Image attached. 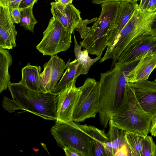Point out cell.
<instances>
[{
    "label": "cell",
    "mask_w": 156,
    "mask_h": 156,
    "mask_svg": "<svg viewBox=\"0 0 156 156\" xmlns=\"http://www.w3.org/2000/svg\"><path fill=\"white\" fill-rule=\"evenodd\" d=\"M33 5L20 10L21 17L20 24L25 29L33 33L35 25L37 23L33 11Z\"/></svg>",
    "instance_id": "cell-24"
},
{
    "label": "cell",
    "mask_w": 156,
    "mask_h": 156,
    "mask_svg": "<svg viewBox=\"0 0 156 156\" xmlns=\"http://www.w3.org/2000/svg\"><path fill=\"white\" fill-rule=\"evenodd\" d=\"M97 18V17H95L90 20H82L80 22L75 30L79 32L82 39L85 38L87 36L90 27H87V25L95 22Z\"/></svg>",
    "instance_id": "cell-25"
},
{
    "label": "cell",
    "mask_w": 156,
    "mask_h": 156,
    "mask_svg": "<svg viewBox=\"0 0 156 156\" xmlns=\"http://www.w3.org/2000/svg\"><path fill=\"white\" fill-rule=\"evenodd\" d=\"M79 125L90 136L92 156H107L105 146L108 139L104 129L100 130L94 126L87 124Z\"/></svg>",
    "instance_id": "cell-18"
},
{
    "label": "cell",
    "mask_w": 156,
    "mask_h": 156,
    "mask_svg": "<svg viewBox=\"0 0 156 156\" xmlns=\"http://www.w3.org/2000/svg\"><path fill=\"white\" fill-rule=\"evenodd\" d=\"M138 4L134 5L127 2H121L116 15L113 20L108 34V45L105 53L99 62L102 63L109 59V56L114 42L122 30L129 20Z\"/></svg>",
    "instance_id": "cell-10"
},
{
    "label": "cell",
    "mask_w": 156,
    "mask_h": 156,
    "mask_svg": "<svg viewBox=\"0 0 156 156\" xmlns=\"http://www.w3.org/2000/svg\"><path fill=\"white\" fill-rule=\"evenodd\" d=\"M12 99L4 97L2 106L10 113L22 110L44 119L56 121L59 93L36 91L20 83L10 82L8 87Z\"/></svg>",
    "instance_id": "cell-1"
},
{
    "label": "cell",
    "mask_w": 156,
    "mask_h": 156,
    "mask_svg": "<svg viewBox=\"0 0 156 156\" xmlns=\"http://www.w3.org/2000/svg\"><path fill=\"white\" fill-rule=\"evenodd\" d=\"M73 0H57L59 3L64 6L72 3V2Z\"/></svg>",
    "instance_id": "cell-35"
},
{
    "label": "cell",
    "mask_w": 156,
    "mask_h": 156,
    "mask_svg": "<svg viewBox=\"0 0 156 156\" xmlns=\"http://www.w3.org/2000/svg\"><path fill=\"white\" fill-rule=\"evenodd\" d=\"M122 64L116 63L107 71L101 73L98 81L99 103L98 113L101 124L106 128L113 112L118 107L127 83Z\"/></svg>",
    "instance_id": "cell-3"
},
{
    "label": "cell",
    "mask_w": 156,
    "mask_h": 156,
    "mask_svg": "<svg viewBox=\"0 0 156 156\" xmlns=\"http://www.w3.org/2000/svg\"><path fill=\"white\" fill-rule=\"evenodd\" d=\"M65 69H66V71L52 91L53 93H59L79 75L83 74L84 67L76 59L71 62L69 59L65 65Z\"/></svg>",
    "instance_id": "cell-19"
},
{
    "label": "cell",
    "mask_w": 156,
    "mask_h": 156,
    "mask_svg": "<svg viewBox=\"0 0 156 156\" xmlns=\"http://www.w3.org/2000/svg\"><path fill=\"white\" fill-rule=\"evenodd\" d=\"M149 1V0H140L138 4V9L141 10H146Z\"/></svg>",
    "instance_id": "cell-34"
},
{
    "label": "cell",
    "mask_w": 156,
    "mask_h": 156,
    "mask_svg": "<svg viewBox=\"0 0 156 156\" xmlns=\"http://www.w3.org/2000/svg\"><path fill=\"white\" fill-rule=\"evenodd\" d=\"M50 130L57 144L63 149L67 147L80 153L82 156H92L90 136L74 122L55 121Z\"/></svg>",
    "instance_id": "cell-6"
},
{
    "label": "cell",
    "mask_w": 156,
    "mask_h": 156,
    "mask_svg": "<svg viewBox=\"0 0 156 156\" xmlns=\"http://www.w3.org/2000/svg\"><path fill=\"white\" fill-rule=\"evenodd\" d=\"M125 137L131 156H156V145L152 136L126 132Z\"/></svg>",
    "instance_id": "cell-16"
},
{
    "label": "cell",
    "mask_w": 156,
    "mask_h": 156,
    "mask_svg": "<svg viewBox=\"0 0 156 156\" xmlns=\"http://www.w3.org/2000/svg\"><path fill=\"white\" fill-rule=\"evenodd\" d=\"M74 34V53L76 59L84 67L83 74L88 73L91 66L101 58L103 52L94 58H91L88 55L89 51L86 49L82 50V46L78 43L75 36Z\"/></svg>",
    "instance_id": "cell-23"
},
{
    "label": "cell",
    "mask_w": 156,
    "mask_h": 156,
    "mask_svg": "<svg viewBox=\"0 0 156 156\" xmlns=\"http://www.w3.org/2000/svg\"><path fill=\"white\" fill-rule=\"evenodd\" d=\"M63 149L66 156H82L80 153L70 148L65 147Z\"/></svg>",
    "instance_id": "cell-32"
},
{
    "label": "cell",
    "mask_w": 156,
    "mask_h": 156,
    "mask_svg": "<svg viewBox=\"0 0 156 156\" xmlns=\"http://www.w3.org/2000/svg\"><path fill=\"white\" fill-rule=\"evenodd\" d=\"M12 62V58L9 51L0 48V94L8 88L10 82L11 75L9 69Z\"/></svg>",
    "instance_id": "cell-22"
},
{
    "label": "cell",
    "mask_w": 156,
    "mask_h": 156,
    "mask_svg": "<svg viewBox=\"0 0 156 156\" xmlns=\"http://www.w3.org/2000/svg\"><path fill=\"white\" fill-rule=\"evenodd\" d=\"M38 0H21L18 6L20 10L34 5Z\"/></svg>",
    "instance_id": "cell-30"
},
{
    "label": "cell",
    "mask_w": 156,
    "mask_h": 156,
    "mask_svg": "<svg viewBox=\"0 0 156 156\" xmlns=\"http://www.w3.org/2000/svg\"><path fill=\"white\" fill-rule=\"evenodd\" d=\"M150 52H156V36L149 34L140 35L126 46L115 64H123L126 66L138 61L144 54Z\"/></svg>",
    "instance_id": "cell-9"
},
{
    "label": "cell",
    "mask_w": 156,
    "mask_h": 156,
    "mask_svg": "<svg viewBox=\"0 0 156 156\" xmlns=\"http://www.w3.org/2000/svg\"><path fill=\"white\" fill-rule=\"evenodd\" d=\"M156 67V52L144 54L138 62L126 67L125 77L127 82L133 83L147 80Z\"/></svg>",
    "instance_id": "cell-13"
},
{
    "label": "cell",
    "mask_w": 156,
    "mask_h": 156,
    "mask_svg": "<svg viewBox=\"0 0 156 156\" xmlns=\"http://www.w3.org/2000/svg\"><path fill=\"white\" fill-rule=\"evenodd\" d=\"M121 2H110L100 5L101 11L98 18L90 27L87 36L80 42L91 55L97 56L107 46L108 34Z\"/></svg>",
    "instance_id": "cell-5"
},
{
    "label": "cell",
    "mask_w": 156,
    "mask_h": 156,
    "mask_svg": "<svg viewBox=\"0 0 156 156\" xmlns=\"http://www.w3.org/2000/svg\"><path fill=\"white\" fill-rule=\"evenodd\" d=\"M41 69L40 66L28 63L22 69L21 80L19 83L31 90L44 92L39 76Z\"/></svg>",
    "instance_id": "cell-20"
},
{
    "label": "cell",
    "mask_w": 156,
    "mask_h": 156,
    "mask_svg": "<svg viewBox=\"0 0 156 156\" xmlns=\"http://www.w3.org/2000/svg\"><path fill=\"white\" fill-rule=\"evenodd\" d=\"M146 10L149 12L156 11V0H149Z\"/></svg>",
    "instance_id": "cell-33"
},
{
    "label": "cell",
    "mask_w": 156,
    "mask_h": 156,
    "mask_svg": "<svg viewBox=\"0 0 156 156\" xmlns=\"http://www.w3.org/2000/svg\"><path fill=\"white\" fill-rule=\"evenodd\" d=\"M65 66L63 60L57 55L51 56L44 65L43 71L39 76L44 92H52L63 75Z\"/></svg>",
    "instance_id": "cell-14"
},
{
    "label": "cell",
    "mask_w": 156,
    "mask_h": 156,
    "mask_svg": "<svg viewBox=\"0 0 156 156\" xmlns=\"http://www.w3.org/2000/svg\"><path fill=\"white\" fill-rule=\"evenodd\" d=\"M79 87L80 93L72 116L73 121L77 123L95 118L98 113L99 103L98 82L94 78H87Z\"/></svg>",
    "instance_id": "cell-8"
},
{
    "label": "cell",
    "mask_w": 156,
    "mask_h": 156,
    "mask_svg": "<svg viewBox=\"0 0 156 156\" xmlns=\"http://www.w3.org/2000/svg\"><path fill=\"white\" fill-rule=\"evenodd\" d=\"M131 156L129 147L126 141L117 150L115 156Z\"/></svg>",
    "instance_id": "cell-27"
},
{
    "label": "cell",
    "mask_w": 156,
    "mask_h": 156,
    "mask_svg": "<svg viewBox=\"0 0 156 156\" xmlns=\"http://www.w3.org/2000/svg\"><path fill=\"white\" fill-rule=\"evenodd\" d=\"M152 118L140 105L131 83L127 82L121 102L110 116L111 124L126 132L147 135Z\"/></svg>",
    "instance_id": "cell-2"
},
{
    "label": "cell",
    "mask_w": 156,
    "mask_h": 156,
    "mask_svg": "<svg viewBox=\"0 0 156 156\" xmlns=\"http://www.w3.org/2000/svg\"><path fill=\"white\" fill-rule=\"evenodd\" d=\"M109 130L106 134L108 141L105 147L107 156H115L117 150L126 142V131L113 126L109 121Z\"/></svg>",
    "instance_id": "cell-21"
},
{
    "label": "cell",
    "mask_w": 156,
    "mask_h": 156,
    "mask_svg": "<svg viewBox=\"0 0 156 156\" xmlns=\"http://www.w3.org/2000/svg\"><path fill=\"white\" fill-rule=\"evenodd\" d=\"M72 33L58 21L51 17L43 33V37L36 48L43 55L53 56L65 51L70 47Z\"/></svg>",
    "instance_id": "cell-7"
},
{
    "label": "cell",
    "mask_w": 156,
    "mask_h": 156,
    "mask_svg": "<svg viewBox=\"0 0 156 156\" xmlns=\"http://www.w3.org/2000/svg\"><path fill=\"white\" fill-rule=\"evenodd\" d=\"M76 80L74 79L59 93L56 120L73 121V110L80 93V87H76Z\"/></svg>",
    "instance_id": "cell-11"
},
{
    "label": "cell",
    "mask_w": 156,
    "mask_h": 156,
    "mask_svg": "<svg viewBox=\"0 0 156 156\" xmlns=\"http://www.w3.org/2000/svg\"><path fill=\"white\" fill-rule=\"evenodd\" d=\"M149 132L152 136H156V116L153 117L151 120L149 129Z\"/></svg>",
    "instance_id": "cell-31"
},
{
    "label": "cell",
    "mask_w": 156,
    "mask_h": 156,
    "mask_svg": "<svg viewBox=\"0 0 156 156\" xmlns=\"http://www.w3.org/2000/svg\"><path fill=\"white\" fill-rule=\"evenodd\" d=\"M55 1L50 3L52 17L72 33L82 20L80 12L72 3L64 6L57 0Z\"/></svg>",
    "instance_id": "cell-15"
},
{
    "label": "cell",
    "mask_w": 156,
    "mask_h": 156,
    "mask_svg": "<svg viewBox=\"0 0 156 156\" xmlns=\"http://www.w3.org/2000/svg\"><path fill=\"white\" fill-rule=\"evenodd\" d=\"M8 8L0 6V48L12 49L16 46L17 32Z\"/></svg>",
    "instance_id": "cell-17"
},
{
    "label": "cell",
    "mask_w": 156,
    "mask_h": 156,
    "mask_svg": "<svg viewBox=\"0 0 156 156\" xmlns=\"http://www.w3.org/2000/svg\"><path fill=\"white\" fill-rule=\"evenodd\" d=\"M139 0H92V2L95 5H101V4L107 2H127L131 3L134 5L138 4L137 2Z\"/></svg>",
    "instance_id": "cell-29"
},
{
    "label": "cell",
    "mask_w": 156,
    "mask_h": 156,
    "mask_svg": "<svg viewBox=\"0 0 156 156\" xmlns=\"http://www.w3.org/2000/svg\"><path fill=\"white\" fill-rule=\"evenodd\" d=\"M138 6L113 45L109 56V59L112 58L111 68L114 67L123 50L133 40L143 34L156 36V11L149 12L140 10Z\"/></svg>",
    "instance_id": "cell-4"
},
{
    "label": "cell",
    "mask_w": 156,
    "mask_h": 156,
    "mask_svg": "<svg viewBox=\"0 0 156 156\" xmlns=\"http://www.w3.org/2000/svg\"><path fill=\"white\" fill-rule=\"evenodd\" d=\"M131 83L136 97L142 108L152 118L156 116V80Z\"/></svg>",
    "instance_id": "cell-12"
},
{
    "label": "cell",
    "mask_w": 156,
    "mask_h": 156,
    "mask_svg": "<svg viewBox=\"0 0 156 156\" xmlns=\"http://www.w3.org/2000/svg\"><path fill=\"white\" fill-rule=\"evenodd\" d=\"M11 18L14 23H19L21 17V11L19 8L9 9Z\"/></svg>",
    "instance_id": "cell-28"
},
{
    "label": "cell",
    "mask_w": 156,
    "mask_h": 156,
    "mask_svg": "<svg viewBox=\"0 0 156 156\" xmlns=\"http://www.w3.org/2000/svg\"><path fill=\"white\" fill-rule=\"evenodd\" d=\"M21 0H0V6L9 9L18 8Z\"/></svg>",
    "instance_id": "cell-26"
}]
</instances>
